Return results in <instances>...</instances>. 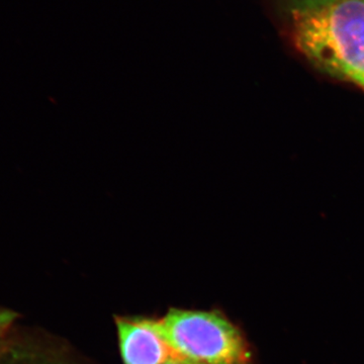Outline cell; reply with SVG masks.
Returning <instances> with one entry per match:
<instances>
[{
    "label": "cell",
    "mask_w": 364,
    "mask_h": 364,
    "mask_svg": "<svg viewBox=\"0 0 364 364\" xmlns=\"http://www.w3.org/2000/svg\"><path fill=\"white\" fill-rule=\"evenodd\" d=\"M289 14L298 51L364 90V0H293Z\"/></svg>",
    "instance_id": "cell-1"
},
{
    "label": "cell",
    "mask_w": 364,
    "mask_h": 364,
    "mask_svg": "<svg viewBox=\"0 0 364 364\" xmlns=\"http://www.w3.org/2000/svg\"><path fill=\"white\" fill-rule=\"evenodd\" d=\"M156 325L172 358L198 364H251L245 339L221 314L173 309L156 318Z\"/></svg>",
    "instance_id": "cell-2"
},
{
    "label": "cell",
    "mask_w": 364,
    "mask_h": 364,
    "mask_svg": "<svg viewBox=\"0 0 364 364\" xmlns=\"http://www.w3.org/2000/svg\"><path fill=\"white\" fill-rule=\"evenodd\" d=\"M117 328L124 364H164L172 358L156 318H119Z\"/></svg>",
    "instance_id": "cell-3"
},
{
    "label": "cell",
    "mask_w": 364,
    "mask_h": 364,
    "mask_svg": "<svg viewBox=\"0 0 364 364\" xmlns=\"http://www.w3.org/2000/svg\"><path fill=\"white\" fill-rule=\"evenodd\" d=\"M16 315L11 311L0 309V345L6 338L7 333L13 326Z\"/></svg>",
    "instance_id": "cell-4"
},
{
    "label": "cell",
    "mask_w": 364,
    "mask_h": 364,
    "mask_svg": "<svg viewBox=\"0 0 364 364\" xmlns=\"http://www.w3.org/2000/svg\"><path fill=\"white\" fill-rule=\"evenodd\" d=\"M164 364H198L191 363V361L186 360V359L172 358L167 360Z\"/></svg>",
    "instance_id": "cell-5"
}]
</instances>
